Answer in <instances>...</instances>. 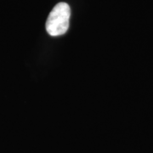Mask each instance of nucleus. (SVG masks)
<instances>
[{
  "instance_id": "nucleus-1",
  "label": "nucleus",
  "mask_w": 153,
  "mask_h": 153,
  "mask_svg": "<svg viewBox=\"0 0 153 153\" xmlns=\"http://www.w3.org/2000/svg\"><path fill=\"white\" fill-rule=\"evenodd\" d=\"M71 9L66 3H59L49 13L46 30L50 36L56 37L66 33L69 27Z\"/></svg>"
}]
</instances>
